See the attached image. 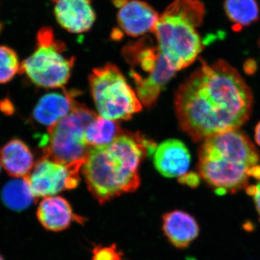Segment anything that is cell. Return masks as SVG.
<instances>
[{"label":"cell","instance_id":"6da1fadb","mask_svg":"<svg viewBox=\"0 0 260 260\" xmlns=\"http://www.w3.org/2000/svg\"><path fill=\"white\" fill-rule=\"evenodd\" d=\"M253 95L240 73L224 60L201 65L176 94L181 129L194 142L237 129L252 110Z\"/></svg>","mask_w":260,"mask_h":260},{"label":"cell","instance_id":"7a4b0ae2","mask_svg":"<svg viewBox=\"0 0 260 260\" xmlns=\"http://www.w3.org/2000/svg\"><path fill=\"white\" fill-rule=\"evenodd\" d=\"M156 145L138 133H122L111 144L90 148L82 167L89 191L104 204L139 187L140 164Z\"/></svg>","mask_w":260,"mask_h":260},{"label":"cell","instance_id":"3957f363","mask_svg":"<svg viewBox=\"0 0 260 260\" xmlns=\"http://www.w3.org/2000/svg\"><path fill=\"white\" fill-rule=\"evenodd\" d=\"M259 162V153L251 140L239 129L229 130L203 141L198 174L215 194H234L246 188Z\"/></svg>","mask_w":260,"mask_h":260},{"label":"cell","instance_id":"277c9868","mask_svg":"<svg viewBox=\"0 0 260 260\" xmlns=\"http://www.w3.org/2000/svg\"><path fill=\"white\" fill-rule=\"evenodd\" d=\"M204 15L200 0H174L159 16L153 32L159 51L174 71L192 64L203 51L198 28Z\"/></svg>","mask_w":260,"mask_h":260},{"label":"cell","instance_id":"5b68a950","mask_svg":"<svg viewBox=\"0 0 260 260\" xmlns=\"http://www.w3.org/2000/svg\"><path fill=\"white\" fill-rule=\"evenodd\" d=\"M65 52L64 43L56 39L51 28H43L38 32L35 50L21 64L20 73L39 88H61L69 80L75 64V58Z\"/></svg>","mask_w":260,"mask_h":260},{"label":"cell","instance_id":"8992f818","mask_svg":"<svg viewBox=\"0 0 260 260\" xmlns=\"http://www.w3.org/2000/svg\"><path fill=\"white\" fill-rule=\"evenodd\" d=\"M96 116L77 102L69 114L47 129L41 140L44 156L68 165H83L90 149L85 142V129Z\"/></svg>","mask_w":260,"mask_h":260},{"label":"cell","instance_id":"52a82bcc","mask_svg":"<svg viewBox=\"0 0 260 260\" xmlns=\"http://www.w3.org/2000/svg\"><path fill=\"white\" fill-rule=\"evenodd\" d=\"M90 91L101 116L129 120L142 110V103L116 65L94 69L89 77Z\"/></svg>","mask_w":260,"mask_h":260},{"label":"cell","instance_id":"ba28073f","mask_svg":"<svg viewBox=\"0 0 260 260\" xmlns=\"http://www.w3.org/2000/svg\"><path fill=\"white\" fill-rule=\"evenodd\" d=\"M123 55L131 65L137 95L142 104L150 107L156 102L162 89L175 75L158 47L145 39L126 46Z\"/></svg>","mask_w":260,"mask_h":260},{"label":"cell","instance_id":"9c48e42d","mask_svg":"<svg viewBox=\"0 0 260 260\" xmlns=\"http://www.w3.org/2000/svg\"><path fill=\"white\" fill-rule=\"evenodd\" d=\"M82 167L80 164H61L44 155L35 162L25 179L36 198L55 196L78 186Z\"/></svg>","mask_w":260,"mask_h":260},{"label":"cell","instance_id":"30bf717a","mask_svg":"<svg viewBox=\"0 0 260 260\" xmlns=\"http://www.w3.org/2000/svg\"><path fill=\"white\" fill-rule=\"evenodd\" d=\"M117 8V21L126 35L138 37L153 32L159 15L145 2L140 0H113Z\"/></svg>","mask_w":260,"mask_h":260},{"label":"cell","instance_id":"8fae6325","mask_svg":"<svg viewBox=\"0 0 260 260\" xmlns=\"http://www.w3.org/2000/svg\"><path fill=\"white\" fill-rule=\"evenodd\" d=\"M54 14L59 25L73 34L88 31L93 26L95 13L92 0H57Z\"/></svg>","mask_w":260,"mask_h":260},{"label":"cell","instance_id":"7c38bea8","mask_svg":"<svg viewBox=\"0 0 260 260\" xmlns=\"http://www.w3.org/2000/svg\"><path fill=\"white\" fill-rule=\"evenodd\" d=\"M153 161L158 172L164 177H180L188 172L191 155L180 140H168L155 149Z\"/></svg>","mask_w":260,"mask_h":260},{"label":"cell","instance_id":"4fadbf2b","mask_svg":"<svg viewBox=\"0 0 260 260\" xmlns=\"http://www.w3.org/2000/svg\"><path fill=\"white\" fill-rule=\"evenodd\" d=\"M37 218L43 227L54 232L66 230L73 222L83 223L85 220L73 212L68 200L56 195L44 198L41 201Z\"/></svg>","mask_w":260,"mask_h":260},{"label":"cell","instance_id":"5bb4252c","mask_svg":"<svg viewBox=\"0 0 260 260\" xmlns=\"http://www.w3.org/2000/svg\"><path fill=\"white\" fill-rule=\"evenodd\" d=\"M76 95L75 91L45 94L34 108L32 119L49 129L72 112L78 102L75 99Z\"/></svg>","mask_w":260,"mask_h":260},{"label":"cell","instance_id":"9a60e30c","mask_svg":"<svg viewBox=\"0 0 260 260\" xmlns=\"http://www.w3.org/2000/svg\"><path fill=\"white\" fill-rule=\"evenodd\" d=\"M162 230L168 241L178 249L187 247L200 234L196 219L179 210H172L162 216Z\"/></svg>","mask_w":260,"mask_h":260},{"label":"cell","instance_id":"2e32d148","mask_svg":"<svg viewBox=\"0 0 260 260\" xmlns=\"http://www.w3.org/2000/svg\"><path fill=\"white\" fill-rule=\"evenodd\" d=\"M0 164L12 177L21 179L28 177L35 162L28 145L13 139L0 148Z\"/></svg>","mask_w":260,"mask_h":260},{"label":"cell","instance_id":"e0dca14e","mask_svg":"<svg viewBox=\"0 0 260 260\" xmlns=\"http://www.w3.org/2000/svg\"><path fill=\"white\" fill-rule=\"evenodd\" d=\"M118 121L96 116L85 129V139L90 148L105 147L122 133Z\"/></svg>","mask_w":260,"mask_h":260},{"label":"cell","instance_id":"ac0fdd59","mask_svg":"<svg viewBox=\"0 0 260 260\" xmlns=\"http://www.w3.org/2000/svg\"><path fill=\"white\" fill-rule=\"evenodd\" d=\"M224 8L233 23V28L237 31L259 19V10L256 0H225Z\"/></svg>","mask_w":260,"mask_h":260},{"label":"cell","instance_id":"d6986e66","mask_svg":"<svg viewBox=\"0 0 260 260\" xmlns=\"http://www.w3.org/2000/svg\"><path fill=\"white\" fill-rule=\"evenodd\" d=\"M2 199L10 209L21 211L35 201L36 197L25 178L15 179L5 184L2 191Z\"/></svg>","mask_w":260,"mask_h":260},{"label":"cell","instance_id":"ffe728a7","mask_svg":"<svg viewBox=\"0 0 260 260\" xmlns=\"http://www.w3.org/2000/svg\"><path fill=\"white\" fill-rule=\"evenodd\" d=\"M18 56L13 49L0 46V84L8 83L20 73Z\"/></svg>","mask_w":260,"mask_h":260},{"label":"cell","instance_id":"44dd1931","mask_svg":"<svg viewBox=\"0 0 260 260\" xmlns=\"http://www.w3.org/2000/svg\"><path fill=\"white\" fill-rule=\"evenodd\" d=\"M123 254L116 244L111 246L98 245L92 252V260H122Z\"/></svg>","mask_w":260,"mask_h":260},{"label":"cell","instance_id":"7402d4cb","mask_svg":"<svg viewBox=\"0 0 260 260\" xmlns=\"http://www.w3.org/2000/svg\"><path fill=\"white\" fill-rule=\"evenodd\" d=\"M246 193L254 200L256 211L260 220V181L255 185L247 186L246 188Z\"/></svg>","mask_w":260,"mask_h":260},{"label":"cell","instance_id":"603a6c76","mask_svg":"<svg viewBox=\"0 0 260 260\" xmlns=\"http://www.w3.org/2000/svg\"><path fill=\"white\" fill-rule=\"evenodd\" d=\"M200 177L199 174H196V173H186L179 177V181L181 184L195 188L200 184Z\"/></svg>","mask_w":260,"mask_h":260},{"label":"cell","instance_id":"cb8c5ba5","mask_svg":"<svg viewBox=\"0 0 260 260\" xmlns=\"http://www.w3.org/2000/svg\"><path fill=\"white\" fill-rule=\"evenodd\" d=\"M254 139L256 143L260 146V121L256 124L255 130H254Z\"/></svg>","mask_w":260,"mask_h":260},{"label":"cell","instance_id":"d4e9b609","mask_svg":"<svg viewBox=\"0 0 260 260\" xmlns=\"http://www.w3.org/2000/svg\"><path fill=\"white\" fill-rule=\"evenodd\" d=\"M0 260H4V259H3V256H2L1 255H0Z\"/></svg>","mask_w":260,"mask_h":260},{"label":"cell","instance_id":"484cf974","mask_svg":"<svg viewBox=\"0 0 260 260\" xmlns=\"http://www.w3.org/2000/svg\"><path fill=\"white\" fill-rule=\"evenodd\" d=\"M1 167H2V166H1V164H0V169H1Z\"/></svg>","mask_w":260,"mask_h":260},{"label":"cell","instance_id":"4316f807","mask_svg":"<svg viewBox=\"0 0 260 260\" xmlns=\"http://www.w3.org/2000/svg\"><path fill=\"white\" fill-rule=\"evenodd\" d=\"M53 1L56 2V1H57V0H53Z\"/></svg>","mask_w":260,"mask_h":260},{"label":"cell","instance_id":"83f0119b","mask_svg":"<svg viewBox=\"0 0 260 260\" xmlns=\"http://www.w3.org/2000/svg\"><path fill=\"white\" fill-rule=\"evenodd\" d=\"M259 46H260V42H259Z\"/></svg>","mask_w":260,"mask_h":260}]
</instances>
